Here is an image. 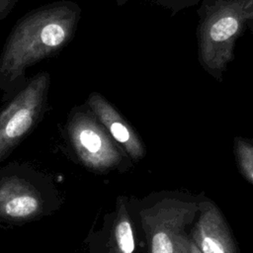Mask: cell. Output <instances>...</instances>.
<instances>
[{"label":"cell","mask_w":253,"mask_h":253,"mask_svg":"<svg viewBox=\"0 0 253 253\" xmlns=\"http://www.w3.org/2000/svg\"><path fill=\"white\" fill-rule=\"evenodd\" d=\"M81 13L77 3L57 0L20 18L0 54V89L13 96L27 83V68L59 53L73 39Z\"/></svg>","instance_id":"cell-1"},{"label":"cell","mask_w":253,"mask_h":253,"mask_svg":"<svg viewBox=\"0 0 253 253\" xmlns=\"http://www.w3.org/2000/svg\"><path fill=\"white\" fill-rule=\"evenodd\" d=\"M250 0H204L197 11L198 60L217 81L234 57V48L247 27Z\"/></svg>","instance_id":"cell-2"},{"label":"cell","mask_w":253,"mask_h":253,"mask_svg":"<svg viewBox=\"0 0 253 253\" xmlns=\"http://www.w3.org/2000/svg\"><path fill=\"white\" fill-rule=\"evenodd\" d=\"M50 76L41 71L28 79L0 111V160L33 128L47 99Z\"/></svg>","instance_id":"cell-3"},{"label":"cell","mask_w":253,"mask_h":253,"mask_svg":"<svg viewBox=\"0 0 253 253\" xmlns=\"http://www.w3.org/2000/svg\"><path fill=\"white\" fill-rule=\"evenodd\" d=\"M68 133L77 156L89 168L106 170L121 162L120 150L92 112H74L69 121Z\"/></svg>","instance_id":"cell-4"},{"label":"cell","mask_w":253,"mask_h":253,"mask_svg":"<svg viewBox=\"0 0 253 253\" xmlns=\"http://www.w3.org/2000/svg\"><path fill=\"white\" fill-rule=\"evenodd\" d=\"M198 209L196 203L179 200H166L151 209L143 217L150 253H176L178 237L184 234Z\"/></svg>","instance_id":"cell-5"},{"label":"cell","mask_w":253,"mask_h":253,"mask_svg":"<svg viewBox=\"0 0 253 253\" xmlns=\"http://www.w3.org/2000/svg\"><path fill=\"white\" fill-rule=\"evenodd\" d=\"M200 214L191 239L203 253H238L230 230L220 211L210 202L199 205Z\"/></svg>","instance_id":"cell-6"},{"label":"cell","mask_w":253,"mask_h":253,"mask_svg":"<svg viewBox=\"0 0 253 253\" xmlns=\"http://www.w3.org/2000/svg\"><path fill=\"white\" fill-rule=\"evenodd\" d=\"M87 106L127 154L134 159L144 156V147L137 134L104 96L98 92H92L88 96Z\"/></svg>","instance_id":"cell-7"},{"label":"cell","mask_w":253,"mask_h":253,"mask_svg":"<svg viewBox=\"0 0 253 253\" xmlns=\"http://www.w3.org/2000/svg\"><path fill=\"white\" fill-rule=\"evenodd\" d=\"M42 201L36 191L19 179L0 183V215L8 218H30L38 214Z\"/></svg>","instance_id":"cell-8"},{"label":"cell","mask_w":253,"mask_h":253,"mask_svg":"<svg viewBox=\"0 0 253 253\" xmlns=\"http://www.w3.org/2000/svg\"><path fill=\"white\" fill-rule=\"evenodd\" d=\"M234 154L240 172L253 185V143L242 137H236Z\"/></svg>","instance_id":"cell-9"},{"label":"cell","mask_w":253,"mask_h":253,"mask_svg":"<svg viewBox=\"0 0 253 253\" xmlns=\"http://www.w3.org/2000/svg\"><path fill=\"white\" fill-rule=\"evenodd\" d=\"M115 239L119 253H132L134 239L131 224L126 214L119 217L115 227Z\"/></svg>","instance_id":"cell-10"},{"label":"cell","mask_w":253,"mask_h":253,"mask_svg":"<svg viewBox=\"0 0 253 253\" xmlns=\"http://www.w3.org/2000/svg\"><path fill=\"white\" fill-rule=\"evenodd\" d=\"M147 1L170 11L171 15L174 16L183 10L200 5L204 0H147Z\"/></svg>","instance_id":"cell-11"},{"label":"cell","mask_w":253,"mask_h":253,"mask_svg":"<svg viewBox=\"0 0 253 253\" xmlns=\"http://www.w3.org/2000/svg\"><path fill=\"white\" fill-rule=\"evenodd\" d=\"M176 253H203L196 243L185 234H181L177 240Z\"/></svg>","instance_id":"cell-12"},{"label":"cell","mask_w":253,"mask_h":253,"mask_svg":"<svg viewBox=\"0 0 253 253\" xmlns=\"http://www.w3.org/2000/svg\"><path fill=\"white\" fill-rule=\"evenodd\" d=\"M19 0H0V22L13 10Z\"/></svg>","instance_id":"cell-13"},{"label":"cell","mask_w":253,"mask_h":253,"mask_svg":"<svg viewBox=\"0 0 253 253\" xmlns=\"http://www.w3.org/2000/svg\"><path fill=\"white\" fill-rule=\"evenodd\" d=\"M247 28L253 34V0H250L247 7Z\"/></svg>","instance_id":"cell-14"},{"label":"cell","mask_w":253,"mask_h":253,"mask_svg":"<svg viewBox=\"0 0 253 253\" xmlns=\"http://www.w3.org/2000/svg\"><path fill=\"white\" fill-rule=\"evenodd\" d=\"M127 1H128V0H116L117 4H118L119 6H123V5H125Z\"/></svg>","instance_id":"cell-15"}]
</instances>
